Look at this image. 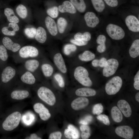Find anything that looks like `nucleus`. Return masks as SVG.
<instances>
[{"label": "nucleus", "instance_id": "obj_23", "mask_svg": "<svg viewBox=\"0 0 139 139\" xmlns=\"http://www.w3.org/2000/svg\"><path fill=\"white\" fill-rule=\"evenodd\" d=\"M129 53L130 56L135 58L139 55V40H134L129 50Z\"/></svg>", "mask_w": 139, "mask_h": 139}, {"label": "nucleus", "instance_id": "obj_7", "mask_svg": "<svg viewBox=\"0 0 139 139\" xmlns=\"http://www.w3.org/2000/svg\"><path fill=\"white\" fill-rule=\"evenodd\" d=\"M39 53V51L36 48L30 46L23 47L19 52L20 56L23 58L35 57L38 56Z\"/></svg>", "mask_w": 139, "mask_h": 139}, {"label": "nucleus", "instance_id": "obj_28", "mask_svg": "<svg viewBox=\"0 0 139 139\" xmlns=\"http://www.w3.org/2000/svg\"><path fill=\"white\" fill-rule=\"evenodd\" d=\"M39 62L36 59H31L25 62V67L26 69L31 72H33L39 67Z\"/></svg>", "mask_w": 139, "mask_h": 139}, {"label": "nucleus", "instance_id": "obj_40", "mask_svg": "<svg viewBox=\"0 0 139 139\" xmlns=\"http://www.w3.org/2000/svg\"><path fill=\"white\" fill-rule=\"evenodd\" d=\"M37 29L34 28H27L24 30V32L29 38H33L36 34Z\"/></svg>", "mask_w": 139, "mask_h": 139}, {"label": "nucleus", "instance_id": "obj_45", "mask_svg": "<svg viewBox=\"0 0 139 139\" xmlns=\"http://www.w3.org/2000/svg\"><path fill=\"white\" fill-rule=\"evenodd\" d=\"M62 136V134L59 132H54L51 133L49 136V139H60Z\"/></svg>", "mask_w": 139, "mask_h": 139}, {"label": "nucleus", "instance_id": "obj_50", "mask_svg": "<svg viewBox=\"0 0 139 139\" xmlns=\"http://www.w3.org/2000/svg\"><path fill=\"white\" fill-rule=\"evenodd\" d=\"M90 132H82L81 137L83 139H88L90 136Z\"/></svg>", "mask_w": 139, "mask_h": 139}, {"label": "nucleus", "instance_id": "obj_16", "mask_svg": "<svg viewBox=\"0 0 139 139\" xmlns=\"http://www.w3.org/2000/svg\"><path fill=\"white\" fill-rule=\"evenodd\" d=\"M46 26L51 35L56 36L58 33V29L55 21L50 17L47 16L45 20Z\"/></svg>", "mask_w": 139, "mask_h": 139}, {"label": "nucleus", "instance_id": "obj_17", "mask_svg": "<svg viewBox=\"0 0 139 139\" xmlns=\"http://www.w3.org/2000/svg\"><path fill=\"white\" fill-rule=\"evenodd\" d=\"M64 134L66 138L70 139H78L80 135L77 129L74 126L71 124L69 125L67 128L65 129Z\"/></svg>", "mask_w": 139, "mask_h": 139}, {"label": "nucleus", "instance_id": "obj_37", "mask_svg": "<svg viewBox=\"0 0 139 139\" xmlns=\"http://www.w3.org/2000/svg\"><path fill=\"white\" fill-rule=\"evenodd\" d=\"M77 49L75 45L73 44H67L65 45L63 48V52L66 56H69L73 52H75Z\"/></svg>", "mask_w": 139, "mask_h": 139}, {"label": "nucleus", "instance_id": "obj_55", "mask_svg": "<svg viewBox=\"0 0 139 139\" xmlns=\"http://www.w3.org/2000/svg\"><path fill=\"white\" fill-rule=\"evenodd\" d=\"M135 99L138 102H139V92H137L135 95Z\"/></svg>", "mask_w": 139, "mask_h": 139}, {"label": "nucleus", "instance_id": "obj_27", "mask_svg": "<svg viewBox=\"0 0 139 139\" xmlns=\"http://www.w3.org/2000/svg\"><path fill=\"white\" fill-rule=\"evenodd\" d=\"M106 40V37L103 35H100L97 37L96 42L99 45L97 47V50L99 53H102L105 51L106 48L105 44Z\"/></svg>", "mask_w": 139, "mask_h": 139}, {"label": "nucleus", "instance_id": "obj_8", "mask_svg": "<svg viewBox=\"0 0 139 139\" xmlns=\"http://www.w3.org/2000/svg\"><path fill=\"white\" fill-rule=\"evenodd\" d=\"M115 132L117 135L126 139H132L134 135L132 129L126 125L118 127L115 129Z\"/></svg>", "mask_w": 139, "mask_h": 139}, {"label": "nucleus", "instance_id": "obj_38", "mask_svg": "<svg viewBox=\"0 0 139 139\" xmlns=\"http://www.w3.org/2000/svg\"><path fill=\"white\" fill-rule=\"evenodd\" d=\"M58 7L54 6L48 9L47 11V14L52 18H55L57 17L58 15Z\"/></svg>", "mask_w": 139, "mask_h": 139}, {"label": "nucleus", "instance_id": "obj_4", "mask_svg": "<svg viewBox=\"0 0 139 139\" xmlns=\"http://www.w3.org/2000/svg\"><path fill=\"white\" fill-rule=\"evenodd\" d=\"M37 94L42 101L50 106L54 105L56 102L55 96L49 89L45 86L40 88L37 91Z\"/></svg>", "mask_w": 139, "mask_h": 139}, {"label": "nucleus", "instance_id": "obj_6", "mask_svg": "<svg viewBox=\"0 0 139 139\" xmlns=\"http://www.w3.org/2000/svg\"><path fill=\"white\" fill-rule=\"evenodd\" d=\"M118 60L114 58L110 59L107 60L102 71L103 76L109 77L114 75L119 66Z\"/></svg>", "mask_w": 139, "mask_h": 139}, {"label": "nucleus", "instance_id": "obj_14", "mask_svg": "<svg viewBox=\"0 0 139 139\" xmlns=\"http://www.w3.org/2000/svg\"><path fill=\"white\" fill-rule=\"evenodd\" d=\"M118 108L126 117H128L132 114V110L128 103L125 100H120L117 103Z\"/></svg>", "mask_w": 139, "mask_h": 139}, {"label": "nucleus", "instance_id": "obj_34", "mask_svg": "<svg viewBox=\"0 0 139 139\" xmlns=\"http://www.w3.org/2000/svg\"><path fill=\"white\" fill-rule=\"evenodd\" d=\"M91 34L88 32H86L82 33L78 32L75 34L74 36V39L77 40H82L88 41L91 39Z\"/></svg>", "mask_w": 139, "mask_h": 139}, {"label": "nucleus", "instance_id": "obj_41", "mask_svg": "<svg viewBox=\"0 0 139 139\" xmlns=\"http://www.w3.org/2000/svg\"><path fill=\"white\" fill-rule=\"evenodd\" d=\"M8 57V55L5 47L2 45H0V59L3 61H5Z\"/></svg>", "mask_w": 139, "mask_h": 139}, {"label": "nucleus", "instance_id": "obj_1", "mask_svg": "<svg viewBox=\"0 0 139 139\" xmlns=\"http://www.w3.org/2000/svg\"><path fill=\"white\" fill-rule=\"evenodd\" d=\"M73 76L75 79L83 86L90 87L92 84V82L89 77L87 70L84 67L78 66L75 68Z\"/></svg>", "mask_w": 139, "mask_h": 139}, {"label": "nucleus", "instance_id": "obj_32", "mask_svg": "<svg viewBox=\"0 0 139 139\" xmlns=\"http://www.w3.org/2000/svg\"><path fill=\"white\" fill-rule=\"evenodd\" d=\"M41 69L44 76L47 77L51 76L54 72V69L53 66L48 63H44L42 65Z\"/></svg>", "mask_w": 139, "mask_h": 139}, {"label": "nucleus", "instance_id": "obj_5", "mask_svg": "<svg viewBox=\"0 0 139 139\" xmlns=\"http://www.w3.org/2000/svg\"><path fill=\"white\" fill-rule=\"evenodd\" d=\"M106 32L112 39L119 40L122 39L125 35L123 29L119 26L112 23L109 24L106 28Z\"/></svg>", "mask_w": 139, "mask_h": 139}, {"label": "nucleus", "instance_id": "obj_12", "mask_svg": "<svg viewBox=\"0 0 139 139\" xmlns=\"http://www.w3.org/2000/svg\"><path fill=\"white\" fill-rule=\"evenodd\" d=\"M89 103V100L87 98L83 97H80L72 101L71 106L74 110H79L85 107L88 105Z\"/></svg>", "mask_w": 139, "mask_h": 139}, {"label": "nucleus", "instance_id": "obj_11", "mask_svg": "<svg viewBox=\"0 0 139 139\" xmlns=\"http://www.w3.org/2000/svg\"><path fill=\"white\" fill-rule=\"evenodd\" d=\"M126 24L128 29L134 32L139 31V21L137 18L133 15H129L125 18Z\"/></svg>", "mask_w": 139, "mask_h": 139}, {"label": "nucleus", "instance_id": "obj_42", "mask_svg": "<svg viewBox=\"0 0 139 139\" xmlns=\"http://www.w3.org/2000/svg\"><path fill=\"white\" fill-rule=\"evenodd\" d=\"M103 107L101 103L97 104L93 107L92 110L93 113L94 115H99L103 111Z\"/></svg>", "mask_w": 139, "mask_h": 139}, {"label": "nucleus", "instance_id": "obj_22", "mask_svg": "<svg viewBox=\"0 0 139 139\" xmlns=\"http://www.w3.org/2000/svg\"><path fill=\"white\" fill-rule=\"evenodd\" d=\"M35 38L36 40L39 43L41 44L45 43L47 38L46 33L45 29L41 27H38L37 29Z\"/></svg>", "mask_w": 139, "mask_h": 139}, {"label": "nucleus", "instance_id": "obj_43", "mask_svg": "<svg viewBox=\"0 0 139 139\" xmlns=\"http://www.w3.org/2000/svg\"><path fill=\"white\" fill-rule=\"evenodd\" d=\"M97 118L102 121L105 125L109 126L110 124V122L108 116L105 114H100L97 117Z\"/></svg>", "mask_w": 139, "mask_h": 139}, {"label": "nucleus", "instance_id": "obj_35", "mask_svg": "<svg viewBox=\"0 0 139 139\" xmlns=\"http://www.w3.org/2000/svg\"><path fill=\"white\" fill-rule=\"evenodd\" d=\"M67 24V22L64 18H59L57 21V29L60 33H63Z\"/></svg>", "mask_w": 139, "mask_h": 139}, {"label": "nucleus", "instance_id": "obj_44", "mask_svg": "<svg viewBox=\"0 0 139 139\" xmlns=\"http://www.w3.org/2000/svg\"><path fill=\"white\" fill-rule=\"evenodd\" d=\"M70 42L75 45L78 46H82L86 45L88 43V41L82 40H77L72 39L70 40Z\"/></svg>", "mask_w": 139, "mask_h": 139}, {"label": "nucleus", "instance_id": "obj_36", "mask_svg": "<svg viewBox=\"0 0 139 139\" xmlns=\"http://www.w3.org/2000/svg\"><path fill=\"white\" fill-rule=\"evenodd\" d=\"M17 14L21 18H25L27 16V10L26 7L22 4L19 5L16 8Z\"/></svg>", "mask_w": 139, "mask_h": 139}, {"label": "nucleus", "instance_id": "obj_15", "mask_svg": "<svg viewBox=\"0 0 139 139\" xmlns=\"http://www.w3.org/2000/svg\"><path fill=\"white\" fill-rule=\"evenodd\" d=\"M16 73L15 70L12 67L8 66L3 70L1 75L2 80L3 82L6 83L12 79Z\"/></svg>", "mask_w": 139, "mask_h": 139}, {"label": "nucleus", "instance_id": "obj_52", "mask_svg": "<svg viewBox=\"0 0 139 139\" xmlns=\"http://www.w3.org/2000/svg\"><path fill=\"white\" fill-rule=\"evenodd\" d=\"M26 139H41L40 137H38L37 134L33 133L31 134L30 137H28Z\"/></svg>", "mask_w": 139, "mask_h": 139}, {"label": "nucleus", "instance_id": "obj_51", "mask_svg": "<svg viewBox=\"0 0 139 139\" xmlns=\"http://www.w3.org/2000/svg\"><path fill=\"white\" fill-rule=\"evenodd\" d=\"M92 65L94 67H97L99 66V60L95 59L93 60L92 62Z\"/></svg>", "mask_w": 139, "mask_h": 139}, {"label": "nucleus", "instance_id": "obj_47", "mask_svg": "<svg viewBox=\"0 0 139 139\" xmlns=\"http://www.w3.org/2000/svg\"><path fill=\"white\" fill-rule=\"evenodd\" d=\"M92 119V117L91 116H86L84 119L81 120L80 123L83 125H87L91 121Z\"/></svg>", "mask_w": 139, "mask_h": 139}, {"label": "nucleus", "instance_id": "obj_18", "mask_svg": "<svg viewBox=\"0 0 139 139\" xmlns=\"http://www.w3.org/2000/svg\"><path fill=\"white\" fill-rule=\"evenodd\" d=\"M2 42L6 48L13 52L18 51L21 48L19 44L13 42L10 38L7 37L3 38Z\"/></svg>", "mask_w": 139, "mask_h": 139}, {"label": "nucleus", "instance_id": "obj_54", "mask_svg": "<svg viewBox=\"0 0 139 139\" xmlns=\"http://www.w3.org/2000/svg\"><path fill=\"white\" fill-rule=\"evenodd\" d=\"M134 81H139V71L137 72V73L135 75L134 78Z\"/></svg>", "mask_w": 139, "mask_h": 139}, {"label": "nucleus", "instance_id": "obj_49", "mask_svg": "<svg viewBox=\"0 0 139 139\" xmlns=\"http://www.w3.org/2000/svg\"><path fill=\"white\" fill-rule=\"evenodd\" d=\"M107 59L105 58L102 57L99 60V66L101 67H103L106 62Z\"/></svg>", "mask_w": 139, "mask_h": 139}, {"label": "nucleus", "instance_id": "obj_9", "mask_svg": "<svg viewBox=\"0 0 139 139\" xmlns=\"http://www.w3.org/2000/svg\"><path fill=\"white\" fill-rule=\"evenodd\" d=\"M34 111L39 114L40 118L44 121L48 119L51 115L48 110L42 104L38 103L34 104L33 106Z\"/></svg>", "mask_w": 139, "mask_h": 139}, {"label": "nucleus", "instance_id": "obj_33", "mask_svg": "<svg viewBox=\"0 0 139 139\" xmlns=\"http://www.w3.org/2000/svg\"><path fill=\"white\" fill-rule=\"evenodd\" d=\"M93 6L96 11L99 12L103 11L105 5L103 0H91Z\"/></svg>", "mask_w": 139, "mask_h": 139}, {"label": "nucleus", "instance_id": "obj_20", "mask_svg": "<svg viewBox=\"0 0 139 139\" xmlns=\"http://www.w3.org/2000/svg\"><path fill=\"white\" fill-rule=\"evenodd\" d=\"M59 11L61 13L67 12L71 14H75L76 12V10L71 3L68 1L63 2L62 5L58 7Z\"/></svg>", "mask_w": 139, "mask_h": 139}, {"label": "nucleus", "instance_id": "obj_25", "mask_svg": "<svg viewBox=\"0 0 139 139\" xmlns=\"http://www.w3.org/2000/svg\"><path fill=\"white\" fill-rule=\"evenodd\" d=\"M29 92L25 90H15L11 94V97L13 99L21 100L27 98L29 95Z\"/></svg>", "mask_w": 139, "mask_h": 139}, {"label": "nucleus", "instance_id": "obj_2", "mask_svg": "<svg viewBox=\"0 0 139 139\" xmlns=\"http://www.w3.org/2000/svg\"><path fill=\"white\" fill-rule=\"evenodd\" d=\"M21 118V113L15 112L7 117L3 123L2 126L5 130L12 131L17 127L19 124Z\"/></svg>", "mask_w": 139, "mask_h": 139}, {"label": "nucleus", "instance_id": "obj_21", "mask_svg": "<svg viewBox=\"0 0 139 139\" xmlns=\"http://www.w3.org/2000/svg\"><path fill=\"white\" fill-rule=\"evenodd\" d=\"M75 93L79 96L87 97L94 96L95 95L96 92L94 90L91 88H82L77 89Z\"/></svg>", "mask_w": 139, "mask_h": 139}, {"label": "nucleus", "instance_id": "obj_13", "mask_svg": "<svg viewBox=\"0 0 139 139\" xmlns=\"http://www.w3.org/2000/svg\"><path fill=\"white\" fill-rule=\"evenodd\" d=\"M84 19L87 26L90 28L95 27L99 22L98 18L92 12H87L84 15Z\"/></svg>", "mask_w": 139, "mask_h": 139}, {"label": "nucleus", "instance_id": "obj_29", "mask_svg": "<svg viewBox=\"0 0 139 139\" xmlns=\"http://www.w3.org/2000/svg\"><path fill=\"white\" fill-rule=\"evenodd\" d=\"M21 79L22 82L29 84H34L36 81L34 75L28 71L24 73L21 76Z\"/></svg>", "mask_w": 139, "mask_h": 139}, {"label": "nucleus", "instance_id": "obj_26", "mask_svg": "<svg viewBox=\"0 0 139 139\" xmlns=\"http://www.w3.org/2000/svg\"><path fill=\"white\" fill-rule=\"evenodd\" d=\"M4 13L9 22L16 23L19 22V19L15 15L14 12L12 9L8 8H6L4 10Z\"/></svg>", "mask_w": 139, "mask_h": 139}, {"label": "nucleus", "instance_id": "obj_53", "mask_svg": "<svg viewBox=\"0 0 139 139\" xmlns=\"http://www.w3.org/2000/svg\"><path fill=\"white\" fill-rule=\"evenodd\" d=\"M133 85L134 87L136 89L139 90V81H134Z\"/></svg>", "mask_w": 139, "mask_h": 139}, {"label": "nucleus", "instance_id": "obj_10", "mask_svg": "<svg viewBox=\"0 0 139 139\" xmlns=\"http://www.w3.org/2000/svg\"><path fill=\"white\" fill-rule=\"evenodd\" d=\"M53 60L55 65L59 71L63 74L66 73L67 69L62 54L59 53H56L53 56Z\"/></svg>", "mask_w": 139, "mask_h": 139}, {"label": "nucleus", "instance_id": "obj_39", "mask_svg": "<svg viewBox=\"0 0 139 139\" xmlns=\"http://www.w3.org/2000/svg\"><path fill=\"white\" fill-rule=\"evenodd\" d=\"M54 78L57 82L59 86L63 88L65 86V83L63 77L60 73H56L54 75Z\"/></svg>", "mask_w": 139, "mask_h": 139}, {"label": "nucleus", "instance_id": "obj_30", "mask_svg": "<svg viewBox=\"0 0 139 139\" xmlns=\"http://www.w3.org/2000/svg\"><path fill=\"white\" fill-rule=\"evenodd\" d=\"M80 60L83 62H89L94 59L95 57V54L89 50H85L78 56Z\"/></svg>", "mask_w": 139, "mask_h": 139}, {"label": "nucleus", "instance_id": "obj_3", "mask_svg": "<svg viewBox=\"0 0 139 139\" xmlns=\"http://www.w3.org/2000/svg\"><path fill=\"white\" fill-rule=\"evenodd\" d=\"M122 84V80L119 76H115L106 84L105 90L107 93L109 95H114L120 90Z\"/></svg>", "mask_w": 139, "mask_h": 139}, {"label": "nucleus", "instance_id": "obj_19", "mask_svg": "<svg viewBox=\"0 0 139 139\" xmlns=\"http://www.w3.org/2000/svg\"><path fill=\"white\" fill-rule=\"evenodd\" d=\"M19 27L16 23L10 22L8 27H3L2 31L4 34L10 36H14L16 34L15 32L18 31Z\"/></svg>", "mask_w": 139, "mask_h": 139}, {"label": "nucleus", "instance_id": "obj_31", "mask_svg": "<svg viewBox=\"0 0 139 139\" xmlns=\"http://www.w3.org/2000/svg\"><path fill=\"white\" fill-rule=\"evenodd\" d=\"M75 8L81 13L84 12L86 9V4L84 0H70Z\"/></svg>", "mask_w": 139, "mask_h": 139}, {"label": "nucleus", "instance_id": "obj_46", "mask_svg": "<svg viewBox=\"0 0 139 139\" xmlns=\"http://www.w3.org/2000/svg\"><path fill=\"white\" fill-rule=\"evenodd\" d=\"M106 4L111 7H115L118 4L117 0H104Z\"/></svg>", "mask_w": 139, "mask_h": 139}, {"label": "nucleus", "instance_id": "obj_24", "mask_svg": "<svg viewBox=\"0 0 139 139\" xmlns=\"http://www.w3.org/2000/svg\"><path fill=\"white\" fill-rule=\"evenodd\" d=\"M111 115L113 120L117 123L121 121L123 119V116L121 112L117 107H113L111 110Z\"/></svg>", "mask_w": 139, "mask_h": 139}, {"label": "nucleus", "instance_id": "obj_48", "mask_svg": "<svg viewBox=\"0 0 139 139\" xmlns=\"http://www.w3.org/2000/svg\"><path fill=\"white\" fill-rule=\"evenodd\" d=\"M80 129L82 132H90V128L87 125H83L80 127Z\"/></svg>", "mask_w": 139, "mask_h": 139}]
</instances>
